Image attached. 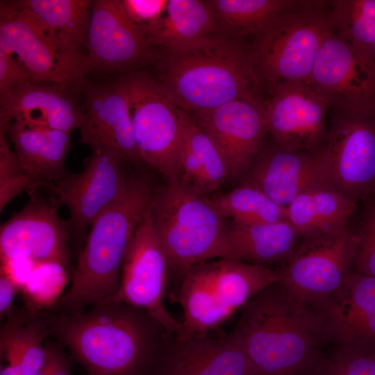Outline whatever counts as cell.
Here are the masks:
<instances>
[{"instance_id": "cell-1", "label": "cell", "mask_w": 375, "mask_h": 375, "mask_svg": "<svg viewBox=\"0 0 375 375\" xmlns=\"http://www.w3.org/2000/svg\"><path fill=\"white\" fill-rule=\"evenodd\" d=\"M45 318L87 375H148L169 334L147 311L116 301Z\"/></svg>"}, {"instance_id": "cell-2", "label": "cell", "mask_w": 375, "mask_h": 375, "mask_svg": "<svg viewBox=\"0 0 375 375\" xmlns=\"http://www.w3.org/2000/svg\"><path fill=\"white\" fill-rule=\"evenodd\" d=\"M241 310L234 329L261 375H297L335 339L323 306L302 301L281 282L259 292Z\"/></svg>"}, {"instance_id": "cell-3", "label": "cell", "mask_w": 375, "mask_h": 375, "mask_svg": "<svg viewBox=\"0 0 375 375\" xmlns=\"http://www.w3.org/2000/svg\"><path fill=\"white\" fill-rule=\"evenodd\" d=\"M153 188L144 175H130L126 190L93 221L69 288L53 306L74 314L112 301L129 243L150 205Z\"/></svg>"}, {"instance_id": "cell-4", "label": "cell", "mask_w": 375, "mask_h": 375, "mask_svg": "<svg viewBox=\"0 0 375 375\" xmlns=\"http://www.w3.org/2000/svg\"><path fill=\"white\" fill-rule=\"evenodd\" d=\"M167 53L158 83L178 108L192 114L235 99L260 101L261 85L242 38L224 37L203 48Z\"/></svg>"}, {"instance_id": "cell-5", "label": "cell", "mask_w": 375, "mask_h": 375, "mask_svg": "<svg viewBox=\"0 0 375 375\" xmlns=\"http://www.w3.org/2000/svg\"><path fill=\"white\" fill-rule=\"evenodd\" d=\"M149 212L170 270L181 277L199 263L231 258L226 218L209 198L181 180L153 190Z\"/></svg>"}, {"instance_id": "cell-6", "label": "cell", "mask_w": 375, "mask_h": 375, "mask_svg": "<svg viewBox=\"0 0 375 375\" xmlns=\"http://www.w3.org/2000/svg\"><path fill=\"white\" fill-rule=\"evenodd\" d=\"M281 280L280 270L233 258L192 266L171 294L183 313L174 334L184 337L219 328L256 294Z\"/></svg>"}, {"instance_id": "cell-7", "label": "cell", "mask_w": 375, "mask_h": 375, "mask_svg": "<svg viewBox=\"0 0 375 375\" xmlns=\"http://www.w3.org/2000/svg\"><path fill=\"white\" fill-rule=\"evenodd\" d=\"M333 30L330 1L298 0L253 36L249 51L256 76L269 91L308 82L324 39Z\"/></svg>"}, {"instance_id": "cell-8", "label": "cell", "mask_w": 375, "mask_h": 375, "mask_svg": "<svg viewBox=\"0 0 375 375\" xmlns=\"http://www.w3.org/2000/svg\"><path fill=\"white\" fill-rule=\"evenodd\" d=\"M127 94L133 137L142 162L166 182L180 179L182 131L179 108L158 81L135 70L119 78Z\"/></svg>"}, {"instance_id": "cell-9", "label": "cell", "mask_w": 375, "mask_h": 375, "mask_svg": "<svg viewBox=\"0 0 375 375\" xmlns=\"http://www.w3.org/2000/svg\"><path fill=\"white\" fill-rule=\"evenodd\" d=\"M0 50L15 55L33 82L79 88L93 72L86 53L64 45L28 13L0 1Z\"/></svg>"}, {"instance_id": "cell-10", "label": "cell", "mask_w": 375, "mask_h": 375, "mask_svg": "<svg viewBox=\"0 0 375 375\" xmlns=\"http://www.w3.org/2000/svg\"><path fill=\"white\" fill-rule=\"evenodd\" d=\"M358 243V233L348 226L303 238L280 269V282L302 301L322 304L346 283Z\"/></svg>"}, {"instance_id": "cell-11", "label": "cell", "mask_w": 375, "mask_h": 375, "mask_svg": "<svg viewBox=\"0 0 375 375\" xmlns=\"http://www.w3.org/2000/svg\"><path fill=\"white\" fill-rule=\"evenodd\" d=\"M331 123L323 147L331 183L356 201H375V111L330 108Z\"/></svg>"}, {"instance_id": "cell-12", "label": "cell", "mask_w": 375, "mask_h": 375, "mask_svg": "<svg viewBox=\"0 0 375 375\" xmlns=\"http://www.w3.org/2000/svg\"><path fill=\"white\" fill-rule=\"evenodd\" d=\"M127 162L117 150L94 149L81 172H66L46 186L69 211V236L81 241L97 217L124 194Z\"/></svg>"}, {"instance_id": "cell-13", "label": "cell", "mask_w": 375, "mask_h": 375, "mask_svg": "<svg viewBox=\"0 0 375 375\" xmlns=\"http://www.w3.org/2000/svg\"><path fill=\"white\" fill-rule=\"evenodd\" d=\"M169 271L167 258L151 224L149 207L127 248L118 290L112 301L147 311L168 333H176L181 322L173 317L164 303Z\"/></svg>"}, {"instance_id": "cell-14", "label": "cell", "mask_w": 375, "mask_h": 375, "mask_svg": "<svg viewBox=\"0 0 375 375\" xmlns=\"http://www.w3.org/2000/svg\"><path fill=\"white\" fill-rule=\"evenodd\" d=\"M263 103L267 133L288 151H313L321 148L327 132L328 99L308 82L278 84Z\"/></svg>"}, {"instance_id": "cell-15", "label": "cell", "mask_w": 375, "mask_h": 375, "mask_svg": "<svg viewBox=\"0 0 375 375\" xmlns=\"http://www.w3.org/2000/svg\"><path fill=\"white\" fill-rule=\"evenodd\" d=\"M257 373L235 329L213 335L210 332L181 337L168 334L151 375H252Z\"/></svg>"}, {"instance_id": "cell-16", "label": "cell", "mask_w": 375, "mask_h": 375, "mask_svg": "<svg viewBox=\"0 0 375 375\" xmlns=\"http://www.w3.org/2000/svg\"><path fill=\"white\" fill-rule=\"evenodd\" d=\"M20 211L1 224V260L22 258L35 263L57 262L70 267L69 225L58 206L37 195Z\"/></svg>"}, {"instance_id": "cell-17", "label": "cell", "mask_w": 375, "mask_h": 375, "mask_svg": "<svg viewBox=\"0 0 375 375\" xmlns=\"http://www.w3.org/2000/svg\"><path fill=\"white\" fill-rule=\"evenodd\" d=\"M151 48L146 32L130 19L122 0L92 1L85 49L93 72L135 71L150 58Z\"/></svg>"}, {"instance_id": "cell-18", "label": "cell", "mask_w": 375, "mask_h": 375, "mask_svg": "<svg viewBox=\"0 0 375 375\" xmlns=\"http://www.w3.org/2000/svg\"><path fill=\"white\" fill-rule=\"evenodd\" d=\"M329 100L330 108L375 111V73L334 30L322 42L308 81Z\"/></svg>"}, {"instance_id": "cell-19", "label": "cell", "mask_w": 375, "mask_h": 375, "mask_svg": "<svg viewBox=\"0 0 375 375\" xmlns=\"http://www.w3.org/2000/svg\"><path fill=\"white\" fill-rule=\"evenodd\" d=\"M85 119L79 128L81 142L91 151L113 149L129 162H142L133 133L129 103L119 78L90 81L80 87Z\"/></svg>"}, {"instance_id": "cell-20", "label": "cell", "mask_w": 375, "mask_h": 375, "mask_svg": "<svg viewBox=\"0 0 375 375\" xmlns=\"http://www.w3.org/2000/svg\"><path fill=\"white\" fill-rule=\"evenodd\" d=\"M245 183L286 207L299 194L331 183L323 146L313 151H288L275 143L261 147L246 171Z\"/></svg>"}, {"instance_id": "cell-21", "label": "cell", "mask_w": 375, "mask_h": 375, "mask_svg": "<svg viewBox=\"0 0 375 375\" xmlns=\"http://www.w3.org/2000/svg\"><path fill=\"white\" fill-rule=\"evenodd\" d=\"M263 103L235 99L190 114L223 152L231 177L246 172L263 145L267 133Z\"/></svg>"}, {"instance_id": "cell-22", "label": "cell", "mask_w": 375, "mask_h": 375, "mask_svg": "<svg viewBox=\"0 0 375 375\" xmlns=\"http://www.w3.org/2000/svg\"><path fill=\"white\" fill-rule=\"evenodd\" d=\"M80 88L28 82L0 95V124L16 121L28 126L72 133L85 119Z\"/></svg>"}, {"instance_id": "cell-23", "label": "cell", "mask_w": 375, "mask_h": 375, "mask_svg": "<svg viewBox=\"0 0 375 375\" xmlns=\"http://www.w3.org/2000/svg\"><path fill=\"white\" fill-rule=\"evenodd\" d=\"M322 306L340 344L375 349V277L351 272Z\"/></svg>"}, {"instance_id": "cell-24", "label": "cell", "mask_w": 375, "mask_h": 375, "mask_svg": "<svg viewBox=\"0 0 375 375\" xmlns=\"http://www.w3.org/2000/svg\"><path fill=\"white\" fill-rule=\"evenodd\" d=\"M146 33L151 47L167 52L203 48L226 37L206 0H168L165 14Z\"/></svg>"}, {"instance_id": "cell-25", "label": "cell", "mask_w": 375, "mask_h": 375, "mask_svg": "<svg viewBox=\"0 0 375 375\" xmlns=\"http://www.w3.org/2000/svg\"><path fill=\"white\" fill-rule=\"evenodd\" d=\"M0 126L12 143L21 167L32 180L35 190L54 182L67 172L65 160L72 146V133L16 121Z\"/></svg>"}, {"instance_id": "cell-26", "label": "cell", "mask_w": 375, "mask_h": 375, "mask_svg": "<svg viewBox=\"0 0 375 375\" xmlns=\"http://www.w3.org/2000/svg\"><path fill=\"white\" fill-rule=\"evenodd\" d=\"M226 229L231 258L265 267L285 260L301 238L289 220L247 226L226 218Z\"/></svg>"}, {"instance_id": "cell-27", "label": "cell", "mask_w": 375, "mask_h": 375, "mask_svg": "<svg viewBox=\"0 0 375 375\" xmlns=\"http://www.w3.org/2000/svg\"><path fill=\"white\" fill-rule=\"evenodd\" d=\"M356 203L325 183L296 197L287 206L288 220L301 238L328 233L348 226Z\"/></svg>"}, {"instance_id": "cell-28", "label": "cell", "mask_w": 375, "mask_h": 375, "mask_svg": "<svg viewBox=\"0 0 375 375\" xmlns=\"http://www.w3.org/2000/svg\"><path fill=\"white\" fill-rule=\"evenodd\" d=\"M8 2L33 17L67 47L83 52L92 1L17 0Z\"/></svg>"}, {"instance_id": "cell-29", "label": "cell", "mask_w": 375, "mask_h": 375, "mask_svg": "<svg viewBox=\"0 0 375 375\" xmlns=\"http://www.w3.org/2000/svg\"><path fill=\"white\" fill-rule=\"evenodd\" d=\"M49 335L45 315L13 312L1 328V357L17 361L22 375H37L46 361V339Z\"/></svg>"}, {"instance_id": "cell-30", "label": "cell", "mask_w": 375, "mask_h": 375, "mask_svg": "<svg viewBox=\"0 0 375 375\" xmlns=\"http://www.w3.org/2000/svg\"><path fill=\"white\" fill-rule=\"evenodd\" d=\"M298 0H206L227 38L253 36Z\"/></svg>"}, {"instance_id": "cell-31", "label": "cell", "mask_w": 375, "mask_h": 375, "mask_svg": "<svg viewBox=\"0 0 375 375\" xmlns=\"http://www.w3.org/2000/svg\"><path fill=\"white\" fill-rule=\"evenodd\" d=\"M208 198L225 218L239 224L251 226L288 220L286 207L248 183Z\"/></svg>"}, {"instance_id": "cell-32", "label": "cell", "mask_w": 375, "mask_h": 375, "mask_svg": "<svg viewBox=\"0 0 375 375\" xmlns=\"http://www.w3.org/2000/svg\"><path fill=\"white\" fill-rule=\"evenodd\" d=\"M330 7L333 30L375 72L369 56L375 42V0H333Z\"/></svg>"}, {"instance_id": "cell-33", "label": "cell", "mask_w": 375, "mask_h": 375, "mask_svg": "<svg viewBox=\"0 0 375 375\" xmlns=\"http://www.w3.org/2000/svg\"><path fill=\"white\" fill-rule=\"evenodd\" d=\"M183 139L196 153L203 176V196L217 190L231 177L229 165L214 140L197 124L192 116L179 108Z\"/></svg>"}, {"instance_id": "cell-34", "label": "cell", "mask_w": 375, "mask_h": 375, "mask_svg": "<svg viewBox=\"0 0 375 375\" xmlns=\"http://www.w3.org/2000/svg\"><path fill=\"white\" fill-rule=\"evenodd\" d=\"M68 269L57 262L38 263L22 288L28 312L53 307L62 296L68 281Z\"/></svg>"}, {"instance_id": "cell-35", "label": "cell", "mask_w": 375, "mask_h": 375, "mask_svg": "<svg viewBox=\"0 0 375 375\" xmlns=\"http://www.w3.org/2000/svg\"><path fill=\"white\" fill-rule=\"evenodd\" d=\"M35 192L31 178L23 171L14 151L10 147L5 130L0 126V210L24 191Z\"/></svg>"}, {"instance_id": "cell-36", "label": "cell", "mask_w": 375, "mask_h": 375, "mask_svg": "<svg viewBox=\"0 0 375 375\" xmlns=\"http://www.w3.org/2000/svg\"><path fill=\"white\" fill-rule=\"evenodd\" d=\"M341 344L319 375H375V349Z\"/></svg>"}, {"instance_id": "cell-37", "label": "cell", "mask_w": 375, "mask_h": 375, "mask_svg": "<svg viewBox=\"0 0 375 375\" xmlns=\"http://www.w3.org/2000/svg\"><path fill=\"white\" fill-rule=\"evenodd\" d=\"M358 233L356 272L375 277V201L367 203Z\"/></svg>"}, {"instance_id": "cell-38", "label": "cell", "mask_w": 375, "mask_h": 375, "mask_svg": "<svg viewBox=\"0 0 375 375\" xmlns=\"http://www.w3.org/2000/svg\"><path fill=\"white\" fill-rule=\"evenodd\" d=\"M130 19L145 32L165 14L168 0H122Z\"/></svg>"}, {"instance_id": "cell-39", "label": "cell", "mask_w": 375, "mask_h": 375, "mask_svg": "<svg viewBox=\"0 0 375 375\" xmlns=\"http://www.w3.org/2000/svg\"><path fill=\"white\" fill-rule=\"evenodd\" d=\"M28 82L33 80L26 68L14 56L0 50V95Z\"/></svg>"}, {"instance_id": "cell-40", "label": "cell", "mask_w": 375, "mask_h": 375, "mask_svg": "<svg viewBox=\"0 0 375 375\" xmlns=\"http://www.w3.org/2000/svg\"><path fill=\"white\" fill-rule=\"evenodd\" d=\"M36 265L35 262L22 258L1 260V274L9 278L22 290Z\"/></svg>"}, {"instance_id": "cell-41", "label": "cell", "mask_w": 375, "mask_h": 375, "mask_svg": "<svg viewBox=\"0 0 375 375\" xmlns=\"http://www.w3.org/2000/svg\"><path fill=\"white\" fill-rule=\"evenodd\" d=\"M62 344L46 342L48 375H72L69 365L62 349Z\"/></svg>"}, {"instance_id": "cell-42", "label": "cell", "mask_w": 375, "mask_h": 375, "mask_svg": "<svg viewBox=\"0 0 375 375\" xmlns=\"http://www.w3.org/2000/svg\"><path fill=\"white\" fill-rule=\"evenodd\" d=\"M21 289L6 276H0V318L8 317L13 311L14 301Z\"/></svg>"}, {"instance_id": "cell-43", "label": "cell", "mask_w": 375, "mask_h": 375, "mask_svg": "<svg viewBox=\"0 0 375 375\" xmlns=\"http://www.w3.org/2000/svg\"><path fill=\"white\" fill-rule=\"evenodd\" d=\"M0 375H22V372L17 363L7 362V364L1 367Z\"/></svg>"}, {"instance_id": "cell-44", "label": "cell", "mask_w": 375, "mask_h": 375, "mask_svg": "<svg viewBox=\"0 0 375 375\" xmlns=\"http://www.w3.org/2000/svg\"><path fill=\"white\" fill-rule=\"evenodd\" d=\"M49 372V363L46 358L45 363L42 369L37 374V375H48Z\"/></svg>"}]
</instances>
